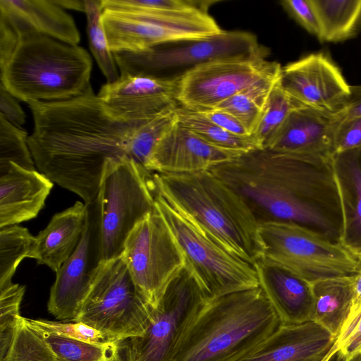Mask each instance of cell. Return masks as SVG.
<instances>
[{
    "label": "cell",
    "mask_w": 361,
    "mask_h": 361,
    "mask_svg": "<svg viewBox=\"0 0 361 361\" xmlns=\"http://www.w3.org/2000/svg\"><path fill=\"white\" fill-rule=\"evenodd\" d=\"M27 104L34 123L28 145L37 171L85 204L93 202L106 166L129 157L130 138L142 122L116 116L92 86L69 99Z\"/></svg>",
    "instance_id": "cell-1"
},
{
    "label": "cell",
    "mask_w": 361,
    "mask_h": 361,
    "mask_svg": "<svg viewBox=\"0 0 361 361\" xmlns=\"http://www.w3.org/2000/svg\"><path fill=\"white\" fill-rule=\"evenodd\" d=\"M259 223L293 222L341 242L342 209L331 157L254 150L209 169Z\"/></svg>",
    "instance_id": "cell-2"
},
{
    "label": "cell",
    "mask_w": 361,
    "mask_h": 361,
    "mask_svg": "<svg viewBox=\"0 0 361 361\" xmlns=\"http://www.w3.org/2000/svg\"><path fill=\"white\" fill-rule=\"evenodd\" d=\"M157 193L231 254L253 267L263 258L259 223L245 200L212 171L154 173Z\"/></svg>",
    "instance_id": "cell-3"
},
{
    "label": "cell",
    "mask_w": 361,
    "mask_h": 361,
    "mask_svg": "<svg viewBox=\"0 0 361 361\" xmlns=\"http://www.w3.org/2000/svg\"><path fill=\"white\" fill-rule=\"evenodd\" d=\"M281 325L262 289L206 302L179 339L172 361H238Z\"/></svg>",
    "instance_id": "cell-4"
},
{
    "label": "cell",
    "mask_w": 361,
    "mask_h": 361,
    "mask_svg": "<svg viewBox=\"0 0 361 361\" xmlns=\"http://www.w3.org/2000/svg\"><path fill=\"white\" fill-rule=\"evenodd\" d=\"M16 32L18 43L0 66V78L18 100H66L82 94L91 86L92 61L83 47L29 29Z\"/></svg>",
    "instance_id": "cell-5"
},
{
    "label": "cell",
    "mask_w": 361,
    "mask_h": 361,
    "mask_svg": "<svg viewBox=\"0 0 361 361\" xmlns=\"http://www.w3.org/2000/svg\"><path fill=\"white\" fill-rule=\"evenodd\" d=\"M262 260L281 267L307 283L353 276L359 256L341 242L331 241L300 224L283 221L259 223Z\"/></svg>",
    "instance_id": "cell-6"
},
{
    "label": "cell",
    "mask_w": 361,
    "mask_h": 361,
    "mask_svg": "<svg viewBox=\"0 0 361 361\" xmlns=\"http://www.w3.org/2000/svg\"><path fill=\"white\" fill-rule=\"evenodd\" d=\"M155 206L177 243L185 267L196 280L207 302L259 286L255 267L204 233L158 193Z\"/></svg>",
    "instance_id": "cell-7"
},
{
    "label": "cell",
    "mask_w": 361,
    "mask_h": 361,
    "mask_svg": "<svg viewBox=\"0 0 361 361\" xmlns=\"http://www.w3.org/2000/svg\"><path fill=\"white\" fill-rule=\"evenodd\" d=\"M157 195L154 172L128 157L107 164L98 195L103 262L122 255L130 232L154 210Z\"/></svg>",
    "instance_id": "cell-8"
},
{
    "label": "cell",
    "mask_w": 361,
    "mask_h": 361,
    "mask_svg": "<svg viewBox=\"0 0 361 361\" xmlns=\"http://www.w3.org/2000/svg\"><path fill=\"white\" fill-rule=\"evenodd\" d=\"M153 308L140 295L121 255L103 262L74 322L116 340L142 336Z\"/></svg>",
    "instance_id": "cell-9"
},
{
    "label": "cell",
    "mask_w": 361,
    "mask_h": 361,
    "mask_svg": "<svg viewBox=\"0 0 361 361\" xmlns=\"http://www.w3.org/2000/svg\"><path fill=\"white\" fill-rule=\"evenodd\" d=\"M102 23L114 52H140L169 43L197 40L222 31L207 12L169 13L106 8Z\"/></svg>",
    "instance_id": "cell-10"
},
{
    "label": "cell",
    "mask_w": 361,
    "mask_h": 361,
    "mask_svg": "<svg viewBox=\"0 0 361 361\" xmlns=\"http://www.w3.org/2000/svg\"><path fill=\"white\" fill-rule=\"evenodd\" d=\"M262 54L269 51L255 35L222 30L204 39L160 44L140 52H114V56L120 75L169 78L168 73L175 69L185 71L216 59Z\"/></svg>",
    "instance_id": "cell-11"
},
{
    "label": "cell",
    "mask_w": 361,
    "mask_h": 361,
    "mask_svg": "<svg viewBox=\"0 0 361 361\" xmlns=\"http://www.w3.org/2000/svg\"><path fill=\"white\" fill-rule=\"evenodd\" d=\"M268 55L223 58L190 68L179 75L175 99L191 111L213 109L250 87L279 77L282 66L267 60Z\"/></svg>",
    "instance_id": "cell-12"
},
{
    "label": "cell",
    "mask_w": 361,
    "mask_h": 361,
    "mask_svg": "<svg viewBox=\"0 0 361 361\" xmlns=\"http://www.w3.org/2000/svg\"><path fill=\"white\" fill-rule=\"evenodd\" d=\"M122 255L140 295L153 309L185 267L177 243L156 206L130 232Z\"/></svg>",
    "instance_id": "cell-13"
},
{
    "label": "cell",
    "mask_w": 361,
    "mask_h": 361,
    "mask_svg": "<svg viewBox=\"0 0 361 361\" xmlns=\"http://www.w3.org/2000/svg\"><path fill=\"white\" fill-rule=\"evenodd\" d=\"M206 302L196 280L184 267L152 310L144 334L128 339L131 361H172L183 331Z\"/></svg>",
    "instance_id": "cell-14"
},
{
    "label": "cell",
    "mask_w": 361,
    "mask_h": 361,
    "mask_svg": "<svg viewBox=\"0 0 361 361\" xmlns=\"http://www.w3.org/2000/svg\"><path fill=\"white\" fill-rule=\"evenodd\" d=\"M85 204L86 220L81 239L72 255L56 272L50 289L47 310L61 321H75L103 262L98 196Z\"/></svg>",
    "instance_id": "cell-15"
},
{
    "label": "cell",
    "mask_w": 361,
    "mask_h": 361,
    "mask_svg": "<svg viewBox=\"0 0 361 361\" xmlns=\"http://www.w3.org/2000/svg\"><path fill=\"white\" fill-rule=\"evenodd\" d=\"M281 84L304 106L336 113L350 92L341 69L324 52L311 53L281 68Z\"/></svg>",
    "instance_id": "cell-16"
},
{
    "label": "cell",
    "mask_w": 361,
    "mask_h": 361,
    "mask_svg": "<svg viewBox=\"0 0 361 361\" xmlns=\"http://www.w3.org/2000/svg\"><path fill=\"white\" fill-rule=\"evenodd\" d=\"M179 75L171 78L120 75L103 85L97 95L116 116L129 122H142L173 106Z\"/></svg>",
    "instance_id": "cell-17"
},
{
    "label": "cell",
    "mask_w": 361,
    "mask_h": 361,
    "mask_svg": "<svg viewBox=\"0 0 361 361\" xmlns=\"http://www.w3.org/2000/svg\"><path fill=\"white\" fill-rule=\"evenodd\" d=\"M238 157L205 142L177 119L155 145L145 168L160 173H194Z\"/></svg>",
    "instance_id": "cell-18"
},
{
    "label": "cell",
    "mask_w": 361,
    "mask_h": 361,
    "mask_svg": "<svg viewBox=\"0 0 361 361\" xmlns=\"http://www.w3.org/2000/svg\"><path fill=\"white\" fill-rule=\"evenodd\" d=\"M340 121L336 113L300 107L290 114L265 149L280 154L331 157Z\"/></svg>",
    "instance_id": "cell-19"
},
{
    "label": "cell",
    "mask_w": 361,
    "mask_h": 361,
    "mask_svg": "<svg viewBox=\"0 0 361 361\" xmlns=\"http://www.w3.org/2000/svg\"><path fill=\"white\" fill-rule=\"evenodd\" d=\"M336 340L314 321L281 324L238 361H323Z\"/></svg>",
    "instance_id": "cell-20"
},
{
    "label": "cell",
    "mask_w": 361,
    "mask_h": 361,
    "mask_svg": "<svg viewBox=\"0 0 361 361\" xmlns=\"http://www.w3.org/2000/svg\"><path fill=\"white\" fill-rule=\"evenodd\" d=\"M53 185L39 171L10 163L0 173V228L35 218Z\"/></svg>",
    "instance_id": "cell-21"
},
{
    "label": "cell",
    "mask_w": 361,
    "mask_h": 361,
    "mask_svg": "<svg viewBox=\"0 0 361 361\" xmlns=\"http://www.w3.org/2000/svg\"><path fill=\"white\" fill-rule=\"evenodd\" d=\"M255 268L259 287L277 313L281 324L314 321L312 284L264 260L258 262Z\"/></svg>",
    "instance_id": "cell-22"
},
{
    "label": "cell",
    "mask_w": 361,
    "mask_h": 361,
    "mask_svg": "<svg viewBox=\"0 0 361 361\" xmlns=\"http://www.w3.org/2000/svg\"><path fill=\"white\" fill-rule=\"evenodd\" d=\"M0 18L16 32L29 29L72 45L80 41L72 16L53 0H0Z\"/></svg>",
    "instance_id": "cell-23"
},
{
    "label": "cell",
    "mask_w": 361,
    "mask_h": 361,
    "mask_svg": "<svg viewBox=\"0 0 361 361\" xmlns=\"http://www.w3.org/2000/svg\"><path fill=\"white\" fill-rule=\"evenodd\" d=\"M85 220L86 204L80 201L55 214L45 228L35 236L29 258L56 273L77 247Z\"/></svg>",
    "instance_id": "cell-24"
},
{
    "label": "cell",
    "mask_w": 361,
    "mask_h": 361,
    "mask_svg": "<svg viewBox=\"0 0 361 361\" xmlns=\"http://www.w3.org/2000/svg\"><path fill=\"white\" fill-rule=\"evenodd\" d=\"M332 164L342 209L341 242L360 251L361 147L334 154Z\"/></svg>",
    "instance_id": "cell-25"
},
{
    "label": "cell",
    "mask_w": 361,
    "mask_h": 361,
    "mask_svg": "<svg viewBox=\"0 0 361 361\" xmlns=\"http://www.w3.org/2000/svg\"><path fill=\"white\" fill-rule=\"evenodd\" d=\"M353 276L333 278L312 284L314 321L338 338L350 313Z\"/></svg>",
    "instance_id": "cell-26"
},
{
    "label": "cell",
    "mask_w": 361,
    "mask_h": 361,
    "mask_svg": "<svg viewBox=\"0 0 361 361\" xmlns=\"http://www.w3.org/2000/svg\"><path fill=\"white\" fill-rule=\"evenodd\" d=\"M322 42H340L361 31V0H311Z\"/></svg>",
    "instance_id": "cell-27"
},
{
    "label": "cell",
    "mask_w": 361,
    "mask_h": 361,
    "mask_svg": "<svg viewBox=\"0 0 361 361\" xmlns=\"http://www.w3.org/2000/svg\"><path fill=\"white\" fill-rule=\"evenodd\" d=\"M36 332L50 345L57 361H131L128 339L94 344Z\"/></svg>",
    "instance_id": "cell-28"
},
{
    "label": "cell",
    "mask_w": 361,
    "mask_h": 361,
    "mask_svg": "<svg viewBox=\"0 0 361 361\" xmlns=\"http://www.w3.org/2000/svg\"><path fill=\"white\" fill-rule=\"evenodd\" d=\"M178 121L209 144L240 156L264 149L254 136L233 134L214 124L199 113L180 106L176 108Z\"/></svg>",
    "instance_id": "cell-29"
},
{
    "label": "cell",
    "mask_w": 361,
    "mask_h": 361,
    "mask_svg": "<svg viewBox=\"0 0 361 361\" xmlns=\"http://www.w3.org/2000/svg\"><path fill=\"white\" fill-rule=\"evenodd\" d=\"M280 78L281 75L250 87L222 102L213 109L231 114L253 135L264 114L270 92Z\"/></svg>",
    "instance_id": "cell-30"
},
{
    "label": "cell",
    "mask_w": 361,
    "mask_h": 361,
    "mask_svg": "<svg viewBox=\"0 0 361 361\" xmlns=\"http://www.w3.org/2000/svg\"><path fill=\"white\" fill-rule=\"evenodd\" d=\"M102 0H85L87 32L90 51L106 82L117 80L120 72L111 51L102 23Z\"/></svg>",
    "instance_id": "cell-31"
},
{
    "label": "cell",
    "mask_w": 361,
    "mask_h": 361,
    "mask_svg": "<svg viewBox=\"0 0 361 361\" xmlns=\"http://www.w3.org/2000/svg\"><path fill=\"white\" fill-rule=\"evenodd\" d=\"M178 105L164 110L135 126L128 145L129 157L145 168L152 152L164 133L177 121Z\"/></svg>",
    "instance_id": "cell-32"
},
{
    "label": "cell",
    "mask_w": 361,
    "mask_h": 361,
    "mask_svg": "<svg viewBox=\"0 0 361 361\" xmlns=\"http://www.w3.org/2000/svg\"><path fill=\"white\" fill-rule=\"evenodd\" d=\"M35 236L23 226L0 228V290L10 286L18 264L29 257Z\"/></svg>",
    "instance_id": "cell-33"
},
{
    "label": "cell",
    "mask_w": 361,
    "mask_h": 361,
    "mask_svg": "<svg viewBox=\"0 0 361 361\" xmlns=\"http://www.w3.org/2000/svg\"><path fill=\"white\" fill-rule=\"evenodd\" d=\"M1 361H57V359L47 341L26 324L25 317L20 316L9 350Z\"/></svg>",
    "instance_id": "cell-34"
},
{
    "label": "cell",
    "mask_w": 361,
    "mask_h": 361,
    "mask_svg": "<svg viewBox=\"0 0 361 361\" xmlns=\"http://www.w3.org/2000/svg\"><path fill=\"white\" fill-rule=\"evenodd\" d=\"M302 106H304L284 90L279 79L270 92L264 114L253 135L265 149L267 142L279 129L290 114Z\"/></svg>",
    "instance_id": "cell-35"
},
{
    "label": "cell",
    "mask_w": 361,
    "mask_h": 361,
    "mask_svg": "<svg viewBox=\"0 0 361 361\" xmlns=\"http://www.w3.org/2000/svg\"><path fill=\"white\" fill-rule=\"evenodd\" d=\"M29 135L0 116V173L10 163L28 170H37L29 145Z\"/></svg>",
    "instance_id": "cell-36"
},
{
    "label": "cell",
    "mask_w": 361,
    "mask_h": 361,
    "mask_svg": "<svg viewBox=\"0 0 361 361\" xmlns=\"http://www.w3.org/2000/svg\"><path fill=\"white\" fill-rule=\"evenodd\" d=\"M25 291L24 286L13 283L0 290V361L11 346Z\"/></svg>",
    "instance_id": "cell-37"
},
{
    "label": "cell",
    "mask_w": 361,
    "mask_h": 361,
    "mask_svg": "<svg viewBox=\"0 0 361 361\" xmlns=\"http://www.w3.org/2000/svg\"><path fill=\"white\" fill-rule=\"evenodd\" d=\"M25 321L35 331L48 333L82 342L104 344L118 341L82 322H63L25 317Z\"/></svg>",
    "instance_id": "cell-38"
},
{
    "label": "cell",
    "mask_w": 361,
    "mask_h": 361,
    "mask_svg": "<svg viewBox=\"0 0 361 361\" xmlns=\"http://www.w3.org/2000/svg\"><path fill=\"white\" fill-rule=\"evenodd\" d=\"M216 1L195 0H102L103 8L153 11L169 13L203 11Z\"/></svg>",
    "instance_id": "cell-39"
},
{
    "label": "cell",
    "mask_w": 361,
    "mask_h": 361,
    "mask_svg": "<svg viewBox=\"0 0 361 361\" xmlns=\"http://www.w3.org/2000/svg\"><path fill=\"white\" fill-rule=\"evenodd\" d=\"M280 4L286 13L302 27L319 38V25L311 0H283Z\"/></svg>",
    "instance_id": "cell-40"
},
{
    "label": "cell",
    "mask_w": 361,
    "mask_h": 361,
    "mask_svg": "<svg viewBox=\"0 0 361 361\" xmlns=\"http://www.w3.org/2000/svg\"><path fill=\"white\" fill-rule=\"evenodd\" d=\"M359 147H361V116L341 121L335 135L334 154Z\"/></svg>",
    "instance_id": "cell-41"
},
{
    "label": "cell",
    "mask_w": 361,
    "mask_h": 361,
    "mask_svg": "<svg viewBox=\"0 0 361 361\" xmlns=\"http://www.w3.org/2000/svg\"><path fill=\"white\" fill-rule=\"evenodd\" d=\"M361 351V314L346 329L338 335L329 352L327 360H333L337 353L345 359Z\"/></svg>",
    "instance_id": "cell-42"
},
{
    "label": "cell",
    "mask_w": 361,
    "mask_h": 361,
    "mask_svg": "<svg viewBox=\"0 0 361 361\" xmlns=\"http://www.w3.org/2000/svg\"><path fill=\"white\" fill-rule=\"evenodd\" d=\"M0 116L13 126L20 128L25 123V114L18 99L0 84Z\"/></svg>",
    "instance_id": "cell-43"
},
{
    "label": "cell",
    "mask_w": 361,
    "mask_h": 361,
    "mask_svg": "<svg viewBox=\"0 0 361 361\" xmlns=\"http://www.w3.org/2000/svg\"><path fill=\"white\" fill-rule=\"evenodd\" d=\"M214 124L235 135L250 136L247 130L231 114L218 109L196 111Z\"/></svg>",
    "instance_id": "cell-44"
},
{
    "label": "cell",
    "mask_w": 361,
    "mask_h": 361,
    "mask_svg": "<svg viewBox=\"0 0 361 361\" xmlns=\"http://www.w3.org/2000/svg\"><path fill=\"white\" fill-rule=\"evenodd\" d=\"M18 41V34L4 19L0 18V66L9 58Z\"/></svg>",
    "instance_id": "cell-45"
},
{
    "label": "cell",
    "mask_w": 361,
    "mask_h": 361,
    "mask_svg": "<svg viewBox=\"0 0 361 361\" xmlns=\"http://www.w3.org/2000/svg\"><path fill=\"white\" fill-rule=\"evenodd\" d=\"M350 95L336 114L340 121L361 116V85H350Z\"/></svg>",
    "instance_id": "cell-46"
},
{
    "label": "cell",
    "mask_w": 361,
    "mask_h": 361,
    "mask_svg": "<svg viewBox=\"0 0 361 361\" xmlns=\"http://www.w3.org/2000/svg\"><path fill=\"white\" fill-rule=\"evenodd\" d=\"M357 252L359 256V264L357 273L353 276V305L348 318L343 326L341 331L349 327L361 314V250Z\"/></svg>",
    "instance_id": "cell-47"
},
{
    "label": "cell",
    "mask_w": 361,
    "mask_h": 361,
    "mask_svg": "<svg viewBox=\"0 0 361 361\" xmlns=\"http://www.w3.org/2000/svg\"><path fill=\"white\" fill-rule=\"evenodd\" d=\"M62 8L85 12V0H53Z\"/></svg>",
    "instance_id": "cell-48"
},
{
    "label": "cell",
    "mask_w": 361,
    "mask_h": 361,
    "mask_svg": "<svg viewBox=\"0 0 361 361\" xmlns=\"http://www.w3.org/2000/svg\"><path fill=\"white\" fill-rule=\"evenodd\" d=\"M345 361H361V351L345 359Z\"/></svg>",
    "instance_id": "cell-49"
},
{
    "label": "cell",
    "mask_w": 361,
    "mask_h": 361,
    "mask_svg": "<svg viewBox=\"0 0 361 361\" xmlns=\"http://www.w3.org/2000/svg\"><path fill=\"white\" fill-rule=\"evenodd\" d=\"M345 357L341 353H338L334 359V361H345Z\"/></svg>",
    "instance_id": "cell-50"
}]
</instances>
